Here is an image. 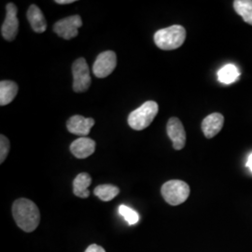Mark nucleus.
Listing matches in <instances>:
<instances>
[{"mask_svg": "<svg viewBox=\"0 0 252 252\" xmlns=\"http://www.w3.org/2000/svg\"><path fill=\"white\" fill-rule=\"evenodd\" d=\"M224 124V117L220 113H212L202 122V130L207 138H212L220 133Z\"/></svg>", "mask_w": 252, "mask_h": 252, "instance_id": "11", "label": "nucleus"}, {"mask_svg": "<svg viewBox=\"0 0 252 252\" xmlns=\"http://www.w3.org/2000/svg\"><path fill=\"white\" fill-rule=\"evenodd\" d=\"M18 30L17 7L13 3H9L6 6V18L1 27V35L6 40L13 41L18 34Z\"/></svg>", "mask_w": 252, "mask_h": 252, "instance_id": "8", "label": "nucleus"}, {"mask_svg": "<svg viewBox=\"0 0 252 252\" xmlns=\"http://www.w3.org/2000/svg\"><path fill=\"white\" fill-rule=\"evenodd\" d=\"M18 85L11 81L0 82V105L6 106L11 103L18 94Z\"/></svg>", "mask_w": 252, "mask_h": 252, "instance_id": "15", "label": "nucleus"}, {"mask_svg": "<svg viewBox=\"0 0 252 252\" xmlns=\"http://www.w3.org/2000/svg\"><path fill=\"white\" fill-rule=\"evenodd\" d=\"M240 76V72L236 65L228 63L222 66L218 72V79L223 84H231L237 81Z\"/></svg>", "mask_w": 252, "mask_h": 252, "instance_id": "16", "label": "nucleus"}, {"mask_svg": "<svg viewBox=\"0 0 252 252\" xmlns=\"http://www.w3.org/2000/svg\"><path fill=\"white\" fill-rule=\"evenodd\" d=\"M117 66V55L112 51H107L96 57L93 65V71L95 77L104 79L114 71Z\"/></svg>", "mask_w": 252, "mask_h": 252, "instance_id": "6", "label": "nucleus"}, {"mask_svg": "<svg viewBox=\"0 0 252 252\" xmlns=\"http://www.w3.org/2000/svg\"><path fill=\"white\" fill-rule=\"evenodd\" d=\"M85 252H106V251L104 250V248L100 247L96 244H92L86 249Z\"/></svg>", "mask_w": 252, "mask_h": 252, "instance_id": "21", "label": "nucleus"}, {"mask_svg": "<svg viewBox=\"0 0 252 252\" xmlns=\"http://www.w3.org/2000/svg\"><path fill=\"white\" fill-rule=\"evenodd\" d=\"M119 213L123 217L128 224L134 225L139 221V215L138 213L131 207L122 205L119 207Z\"/></svg>", "mask_w": 252, "mask_h": 252, "instance_id": "19", "label": "nucleus"}, {"mask_svg": "<svg viewBox=\"0 0 252 252\" xmlns=\"http://www.w3.org/2000/svg\"><path fill=\"white\" fill-rule=\"evenodd\" d=\"M73 90L82 93L88 90L91 85L89 66L84 58L77 59L72 64Z\"/></svg>", "mask_w": 252, "mask_h": 252, "instance_id": "5", "label": "nucleus"}, {"mask_svg": "<svg viewBox=\"0 0 252 252\" xmlns=\"http://www.w3.org/2000/svg\"><path fill=\"white\" fill-rule=\"evenodd\" d=\"M159 110L158 104L147 101L140 108L132 111L128 117V125L135 131L144 130L153 122Z\"/></svg>", "mask_w": 252, "mask_h": 252, "instance_id": "3", "label": "nucleus"}, {"mask_svg": "<svg viewBox=\"0 0 252 252\" xmlns=\"http://www.w3.org/2000/svg\"><path fill=\"white\" fill-rule=\"evenodd\" d=\"M82 26L81 16L73 15L61 19L54 24V31L63 39H71L79 35V28Z\"/></svg>", "mask_w": 252, "mask_h": 252, "instance_id": "7", "label": "nucleus"}, {"mask_svg": "<svg viewBox=\"0 0 252 252\" xmlns=\"http://www.w3.org/2000/svg\"><path fill=\"white\" fill-rule=\"evenodd\" d=\"M92 183L91 176L88 173L79 174L73 181V192L80 198H87L90 195L89 186Z\"/></svg>", "mask_w": 252, "mask_h": 252, "instance_id": "14", "label": "nucleus"}, {"mask_svg": "<svg viewBox=\"0 0 252 252\" xmlns=\"http://www.w3.org/2000/svg\"><path fill=\"white\" fill-rule=\"evenodd\" d=\"M161 192L166 203L171 206H179L189 197V187L182 180H169L162 185Z\"/></svg>", "mask_w": 252, "mask_h": 252, "instance_id": "4", "label": "nucleus"}, {"mask_svg": "<svg viewBox=\"0 0 252 252\" xmlns=\"http://www.w3.org/2000/svg\"><path fill=\"white\" fill-rule=\"evenodd\" d=\"M234 10L243 18L244 22L252 26V0H235Z\"/></svg>", "mask_w": 252, "mask_h": 252, "instance_id": "17", "label": "nucleus"}, {"mask_svg": "<svg viewBox=\"0 0 252 252\" xmlns=\"http://www.w3.org/2000/svg\"><path fill=\"white\" fill-rule=\"evenodd\" d=\"M166 131L173 142V148L177 151L182 150L186 144V133L180 120L175 117L169 119L166 126Z\"/></svg>", "mask_w": 252, "mask_h": 252, "instance_id": "9", "label": "nucleus"}, {"mask_svg": "<svg viewBox=\"0 0 252 252\" xmlns=\"http://www.w3.org/2000/svg\"><path fill=\"white\" fill-rule=\"evenodd\" d=\"M247 167L250 168V170L252 172V153L249 156V159H248V162H247Z\"/></svg>", "mask_w": 252, "mask_h": 252, "instance_id": "23", "label": "nucleus"}, {"mask_svg": "<svg viewBox=\"0 0 252 252\" xmlns=\"http://www.w3.org/2000/svg\"><path fill=\"white\" fill-rule=\"evenodd\" d=\"M94 120L93 118H85L81 115H75L70 118L66 123V128L69 133L74 135L86 137L89 135L91 128L94 126Z\"/></svg>", "mask_w": 252, "mask_h": 252, "instance_id": "10", "label": "nucleus"}, {"mask_svg": "<svg viewBox=\"0 0 252 252\" xmlns=\"http://www.w3.org/2000/svg\"><path fill=\"white\" fill-rule=\"evenodd\" d=\"M12 215L19 228L27 233L34 232L40 221L39 210L29 199H17L12 206Z\"/></svg>", "mask_w": 252, "mask_h": 252, "instance_id": "1", "label": "nucleus"}, {"mask_svg": "<svg viewBox=\"0 0 252 252\" xmlns=\"http://www.w3.org/2000/svg\"><path fill=\"white\" fill-rule=\"evenodd\" d=\"M10 150L9 139L4 135H0V163H3L6 160Z\"/></svg>", "mask_w": 252, "mask_h": 252, "instance_id": "20", "label": "nucleus"}, {"mask_svg": "<svg viewBox=\"0 0 252 252\" xmlns=\"http://www.w3.org/2000/svg\"><path fill=\"white\" fill-rule=\"evenodd\" d=\"M70 151L78 159H85L95 151V142L88 137H80L70 145Z\"/></svg>", "mask_w": 252, "mask_h": 252, "instance_id": "12", "label": "nucleus"}, {"mask_svg": "<svg viewBox=\"0 0 252 252\" xmlns=\"http://www.w3.org/2000/svg\"><path fill=\"white\" fill-rule=\"evenodd\" d=\"M55 2L60 5H66V4H72L75 2V0H56Z\"/></svg>", "mask_w": 252, "mask_h": 252, "instance_id": "22", "label": "nucleus"}, {"mask_svg": "<svg viewBox=\"0 0 252 252\" xmlns=\"http://www.w3.org/2000/svg\"><path fill=\"white\" fill-rule=\"evenodd\" d=\"M185 38V28L179 25H175L157 31L154 35V42L161 50L172 51L180 48L184 43Z\"/></svg>", "mask_w": 252, "mask_h": 252, "instance_id": "2", "label": "nucleus"}, {"mask_svg": "<svg viewBox=\"0 0 252 252\" xmlns=\"http://www.w3.org/2000/svg\"><path fill=\"white\" fill-rule=\"evenodd\" d=\"M27 19L31 26L33 31L36 33H43L47 29V23H46L44 14L42 13L41 9L36 5H31L27 10Z\"/></svg>", "mask_w": 252, "mask_h": 252, "instance_id": "13", "label": "nucleus"}, {"mask_svg": "<svg viewBox=\"0 0 252 252\" xmlns=\"http://www.w3.org/2000/svg\"><path fill=\"white\" fill-rule=\"evenodd\" d=\"M94 193L100 200L104 202H108L117 196L120 193V189L116 186H113L110 184H104V185L97 186L94 190Z\"/></svg>", "mask_w": 252, "mask_h": 252, "instance_id": "18", "label": "nucleus"}]
</instances>
